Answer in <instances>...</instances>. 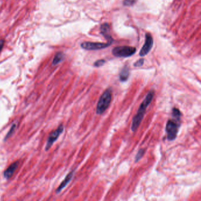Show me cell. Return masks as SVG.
<instances>
[{
	"mask_svg": "<svg viewBox=\"0 0 201 201\" xmlns=\"http://www.w3.org/2000/svg\"><path fill=\"white\" fill-rule=\"evenodd\" d=\"M153 45V40L150 33H146L145 35V42L139 52L140 57L146 56L151 50Z\"/></svg>",
	"mask_w": 201,
	"mask_h": 201,
	"instance_id": "obj_7",
	"label": "cell"
},
{
	"mask_svg": "<svg viewBox=\"0 0 201 201\" xmlns=\"http://www.w3.org/2000/svg\"><path fill=\"white\" fill-rule=\"evenodd\" d=\"M154 94H155L154 91L153 90H151V91L148 93L144 101L141 103L138 110V112L133 119L132 125L131 127V129L133 132L136 131L138 128L140 124L141 123L144 114L146 110V109L153 98Z\"/></svg>",
	"mask_w": 201,
	"mask_h": 201,
	"instance_id": "obj_1",
	"label": "cell"
},
{
	"mask_svg": "<svg viewBox=\"0 0 201 201\" xmlns=\"http://www.w3.org/2000/svg\"><path fill=\"white\" fill-rule=\"evenodd\" d=\"M179 125L177 122L172 120L168 121L166 126V132L169 140H174L176 138L178 133Z\"/></svg>",
	"mask_w": 201,
	"mask_h": 201,
	"instance_id": "obj_4",
	"label": "cell"
},
{
	"mask_svg": "<svg viewBox=\"0 0 201 201\" xmlns=\"http://www.w3.org/2000/svg\"><path fill=\"white\" fill-rule=\"evenodd\" d=\"M19 165V162L17 161L11 164L4 172V176L7 179H9L11 176H13L14 172L17 169Z\"/></svg>",
	"mask_w": 201,
	"mask_h": 201,
	"instance_id": "obj_9",
	"label": "cell"
},
{
	"mask_svg": "<svg viewBox=\"0 0 201 201\" xmlns=\"http://www.w3.org/2000/svg\"><path fill=\"white\" fill-rule=\"evenodd\" d=\"M112 101V91L110 88L107 89L101 96L96 107V113L101 114L109 106Z\"/></svg>",
	"mask_w": 201,
	"mask_h": 201,
	"instance_id": "obj_2",
	"label": "cell"
},
{
	"mask_svg": "<svg viewBox=\"0 0 201 201\" xmlns=\"http://www.w3.org/2000/svg\"><path fill=\"white\" fill-rule=\"evenodd\" d=\"M143 63H144V59H140L136 63H134L133 65L136 67H139L142 66L143 65Z\"/></svg>",
	"mask_w": 201,
	"mask_h": 201,
	"instance_id": "obj_18",
	"label": "cell"
},
{
	"mask_svg": "<svg viewBox=\"0 0 201 201\" xmlns=\"http://www.w3.org/2000/svg\"><path fill=\"white\" fill-rule=\"evenodd\" d=\"M4 43H5V41L4 39H1L0 40V52L2 50L3 47H4Z\"/></svg>",
	"mask_w": 201,
	"mask_h": 201,
	"instance_id": "obj_19",
	"label": "cell"
},
{
	"mask_svg": "<svg viewBox=\"0 0 201 201\" xmlns=\"http://www.w3.org/2000/svg\"><path fill=\"white\" fill-rule=\"evenodd\" d=\"M73 172H70L67 176L65 177V178L64 179V180H63V182H62V183L60 185V186L59 187V188H57V189L56 190V192L57 193H59L60 192L61 190H62L70 182V180H72V177H73Z\"/></svg>",
	"mask_w": 201,
	"mask_h": 201,
	"instance_id": "obj_10",
	"label": "cell"
},
{
	"mask_svg": "<svg viewBox=\"0 0 201 201\" xmlns=\"http://www.w3.org/2000/svg\"><path fill=\"white\" fill-rule=\"evenodd\" d=\"M16 127H17V125H16L15 123L13 124L12 126L11 127V129H10V131H9V132H8V133L7 134L6 137L5 138V139H7L8 138H9L13 135V133L14 132V131H15V129H16Z\"/></svg>",
	"mask_w": 201,
	"mask_h": 201,
	"instance_id": "obj_14",
	"label": "cell"
},
{
	"mask_svg": "<svg viewBox=\"0 0 201 201\" xmlns=\"http://www.w3.org/2000/svg\"><path fill=\"white\" fill-rule=\"evenodd\" d=\"M101 34L106 38L107 43L112 44L113 41V38L110 35V26L107 23H104L101 24Z\"/></svg>",
	"mask_w": 201,
	"mask_h": 201,
	"instance_id": "obj_8",
	"label": "cell"
},
{
	"mask_svg": "<svg viewBox=\"0 0 201 201\" xmlns=\"http://www.w3.org/2000/svg\"><path fill=\"white\" fill-rule=\"evenodd\" d=\"M145 153V150L143 149H141L138 151L136 157H135V162H138L142 158Z\"/></svg>",
	"mask_w": 201,
	"mask_h": 201,
	"instance_id": "obj_13",
	"label": "cell"
},
{
	"mask_svg": "<svg viewBox=\"0 0 201 201\" xmlns=\"http://www.w3.org/2000/svg\"><path fill=\"white\" fill-rule=\"evenodd\" d=\"M112 44L109 43H93V42H83L81 44V48L86 50H97L103 49L109 47Z\"/></svg>",
	"mask_w": 201,
	"mask_h": 201,
	"instance_id": "obj_5",
	"label": "cell"
},
{
	"mask_svg": "<svg viewBox=\"0 0 201 201\" xmlns=\"http://www.w3.org/2000/svg\"><path fill=\"white\" fill-rule=\"evenodd\" d=\"M136 2H137V0H124L123 5L125 6L130 7V6L133 5Z\"/></svg>",
	"mask_w": 201,
	"mask_h": 201,
	"instance_id": "obj_15",
	"label": "cell"
},
{
	"mask_svg": "<svg viewBox=\"0 0 201 201\" xmlns=\"http://www.w3.org/2000/svg\"><path fill=\"white\" fill-rule=\"evenodd\" d=\"M64 59V54L62 53L61 52H59V53H57L54 57V59H53V63L52 64L53 65H56L60 63Z\"/></svg>",
	"mask_w": 201,
	"mask_h": 201,
	"instance_id": "obj_12",
	"label": "cell"
},
{
	"mask_svg": "<svg viewBox=\"0 0 201 201\" xmlns=\"http://www.w3.org/2000/svg\"><path fill=\"white\" fill-rule=\"evenodd\" d=\"M106 63V61L103 59H101L99 60H97L95 63H94V65L96 67H99L102 65H103Z\"/></svg>",
	"mask_w": 201,
	"mask_h": 201,
	"instance_id": "obj_17",
	"label": "cell"
},
{
	"mask_svg": "<svg viewBox=\"0 0 201 201\" xmlns=\"http://www.w3.org/2000/svg\"><path fill=\"white\" fill-rule=\"evenodd\" d=\"M172 115L174 116V117L179 119V118H180V117L181 116V113L180 112V111H179V109H176V108H174L173 109V111H172Z\"/></svg>",
	"mask_w": 201,
	"mask_h": 201,
	"instance_id": "obj_16",
	"label": "cell"
},
{
	"mask_svg": "<svg viewBox=\"0 0 201 201\" xmlns=\"http://www.w3.org/2000/svg\"><path fill=\"white\" fill-rule=\"evenodd\" d=\"M136 51V49L130 46H119L112 50V54L116 57H129L133 56Z\"/></svg>",
	"mask_w": 201,
	"mask_h": 201,
	"instance_id": "obj_3",
	"label": "cell"
},
{
	"mask_svg": "<svg viewBox=\"0 0 201 201\" xmlns=\"http://www.w3.org/2000/svg\"><path fill=\"white\" fill-rule=\"evenodd\" d=\"M64 129V128L63 125H61L59 126V127L56 130H54L51 133L46 143V146L45 148L46 151H48L53 145V143L59 138L60 135L63 133Z\"/></svg>",
	"mask_w": 201,
	"mask_h": 201,
	"instance_id": "obj_6",
	"label": "cell"
},
{
	"mask_svg": "<svg viewBox=\"0 0 201 201\" xmlns=\"http://www.w3.org/2000/svg\"><path fill=\"white\" fill-rule=\"evenodd\" d=\"M129 76V69L127 66H125L121 70L120 75H119V78L121 81H126L128 79Z\"/></svg>",
	"mask_w": 201,
	"mask_h": 201,
	"instance_id": "obj_11",
	"label": "cell"
}]
</instances>
